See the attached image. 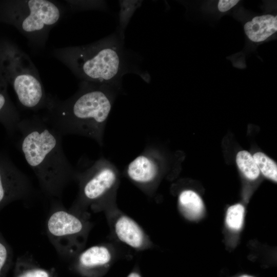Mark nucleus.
Here are the masks:
<instances>
[{
  "label": "nucleus",
  "mask_w": 277,
  "mask_h": 277,
  "mask_svg": "<svg viewBox=\"0 0 277 277\" xmlns=\"http://www.w3.org/2000/svg\"><path fill=\"white\" fill-rule=\"evenodd\" d=\"M120 88L81 81L77 91L66 100L48 93L39 115L62 136H84L102 146L106 124Z\"/></svg>",
  "instance_id": "obj_1"
},
{
  "label": "nucleus",
  "mask_w": 277,
  "mask_h": 277,
  "mask_svg": "<svg viewBox=\"0 0 277 277\" xmlns=\"http://www.w3.org/2000/svg\"><path fill=\"white\" fill-rule=\"evenodd\" d=\"M18 146L32 169L42 191L61 200L65 188L74 180L75 168L64 152L62 137L38 114L21 120Z\"/></svg>",
  "instance_id": "obj_2"
},
{
  "label": "nucleus",
  "mask_w": 277,
  "mask_h": 277,
  "mask_svg": "<svg viewBox=\"0 0 277 277\" xmlns=\"http://www.w3.org/2000/svg\"><path fill=\"white\" fill-rule=\"evenodd\" d=\"M53 55L81 81L121 87L122 76L131 71L122 39L115 34L86 45L55 49Z\"/></svg>",
  "instance_id": "obj_3"
},
{
  "label": "nucleus",
  "mask_w": 277,
  "mask_h": 277,
  "mask_svg": "<svg viewBox=\"0 0 277 277\" xmlns=\"http://www.w3.org/2000/svg\"><path fill=\"white\" fill-rule=\"evenodd\" d=\"M0 72L24 109L35 113L44 109L48 94L38 71L29 56L8 39H0Z\"/></svg>",
  "instance_id": "obj_4"
},
{
  "label": "nucleus",
  "mask_w": 277,
  "mask_h": 277,
  "mask_svg": "<svg viewBox=\"0 0 277 277\" xmlns=\"http://www.w3.org/2000/svg\"><path fill=\"white\" fill-rule=\"evenodd\" d=\"M62 8L48 0L0 1V22L15 28L33 45L43 47L61 19Z\"/></svg>",
  "instance_id": "obj_5"
},
{
  "label": "nucleus",
  "mask_w": 277,
  "mask_h": 277,
  "mask_svg": "<svg viewBox=\"0 0 277 277\" xmlns=\"http://www.w3.org/2000/svg\"><path fill=\"white\" fill-rule=\"evenodd\" d=\"M46 223L48 239L63 257L77 255L84 246L91 225L84 212L65 208L59 199H53Z\"/></svg>",
  "instance_id": "obj_6"
},
{
  "label": "nucleus",
  "mask_w": 277,
  "mask_h": 277,
  "mask_svg": "<svg viewBox=\"0 0 277 277\" xmlns=\"http://www.w3.org/2000/svg\"><path fill=\"white\" fill-rule=\"evenodd\" d=\"M80 167L75 168L74 175V180L78 183V193L70 209L85 212L90 206L92 209L97 210L116 188L120 177L118 170L104 157L90 163L85 167Z\"/></svg>",
  "instance_id": "obj_7"
},
{
  "label": "nucleus",
  "mask_w": 277,
  "mask_h": 277,
  "mask_svg": "<svg viewBox=\"0 0 277 277\" xmlns=\"http://www.w3.org/2000/svg\"><path fill=\"white\" fill-rule=\"evenodd\" d=\"M35 193L25 173L10 164H0V204L11 199L27 201Z\"/></svg>",
  "instance_id": "obj_8"
},
{
  "label": "nucleus",
  "mask_w": 277,
  "mask_h": 277,
  "mask_svg": "<svg viewBox=\"0 0 277 277\" xmlns=\"http://www.w3.org/2000/svg\"><path fill=\"white\" fill-rule=\"evenodd\" d=\"M159 166L151 147H148L128 165L126 173L134 183L142 187H148L156 180Z\"/></svg>",
  "instance_id": "obj_9"
},
{
  "label": "nucleus",
  "mask_w": 277,
  "mask_h": 277,
  "mask_svg": "<svg viewBox=\"0 0 277 277\" xmlns=\"http://www.w3.org/2000/svg\"><path fill=\"white\" fill-rule=\"evenodd\" d=\"M114 230L117 238L127 245L135 249L146 247L147 236L141 227L132 219L120 215L114 224Z\"/></svg>",
  "instance_id": "obj_10"
},
{
  "label": "nucleus",
  "mask_w": 277,
  "mask_h": 277,
  "mask_svg": "<svg viewBox=\"0 0 277 277\" xmlns=\"http://www.w3.org/2000/svg\"><path fill=\"white\" fill-rule=\"evenodd\" d=\"M112 259V253L105 245H95L77 255L76 265L83 272H90L107 265Z\"/></svg>",
  "instance_id": "obj_11"
},
{
  "label": "nucleus",
  "mask_w": 277,
  "mask_h": 277,
  "mask_svg": "<svg viewBox=\"0 0 277 277\" xmlns=\"http://www.w3.org/2000/svg\"><path fill=\"white\" fill-rule=\"evenodd\" d=\"M247 37L252 42L265 41L277 31V16L271 14L256 16L244 25Z\"/></svg>",
  "instance_id": "obj_12"
},
{
  "label": "nucleus",
  "mask_w": 277,
  "mask_h": 277,
  "mask_svg": "<svg viewBox=\"0 0 277 277\" xmlns=\"http://www.w3.org/2000/svg\"><path fill=\"white\" fill-rule=\"evenodd\" d=\"M8 84L0 72V118L5 120L14 129L21 119L17 109L11 103L7 94Z\"/></svg>",
  "instance_id": "obj_13"
},
{
  "label": "nucleus",
  "mask_w": 277,
  "mask_h": 277,
  "mask_svg": "<svg viewBox=\"0 0 277 277\" xmlns=\"http://www.w3.org/2000/svg\"><path fill=\"white\" fill-rule=\"evenodd\" d=\"M179 204L184 215L190 220L200 217L204 210L203 202L194 191L186 190L179 196Z\"/></svg>",
  "instance_id": "obj_14"
},
{
  "label": "nucleus",
  "mask_w": 277,
  "mask_h": 277,
  "mask_svg": "<svg viewBox=\"0 0 277 277\" xmlns=\"http://www.w3.org/2000/svg\"><path fill=\"white\" fill-rule=\"evenodd\" d=\"M236 161L239 169L248 179L254 180L259 176L260 170L253 156L248 151L239 152Z\"/></svg>",
  "instance_id": "obj_15"
},
{
  "label": "nucleus",
  "mask_w": 277,
  "mask_h": 277,
  "mask_svg": "<svg viewBox=\"0 0 277 277\" xmlns=\"http://www.w3.org/2000/svg\"><path fill=\"white\" fill-rule=\"evenodd\" d=\"M260 171L266 177L276 182V163L262 152H256L252 156Z\"/></svg>",
  "instance_id": "obj_16"
},
{
  "label": "nucleus",
  "mask_w": 277,
  "mask_h": 277,
  "mask_svg": "<svg viewBox=\"0 0 277 277\" xmlns=\"http://www.w3.org/2000/svg\"><path fill=\"white\" fill-rule=\"evenodd\" d=\"M244 212V207L240 204L229 207L226 216V223L227 226L233 230H240L243 225Z\"/></svg>",
  "instance_id": "obj_17"
},
{
  "label": "nucleus",
  "mask_w": 277,
  "mask_h": 277,
  "mask_svg": "<svg viewBox=\"0 0 277 277\" xmlns=\"http://www.w3.org/2000/svg\"><path fill=\"white\" fill-rule=\"evenodd\" d=\"M19 263L23 269L16 277H50V273L35 265L31 258L22 256Z\"/></svg>",
  "instance_id": "obj_18"
},
{
  "label": "nucleus",
  "mask_w": 277,
  "mask_h": 277,
  "mask_svg": "<svg viewBox=\"0 0 277 277\" xmlns=\"http://www.w3.org/2000/svg\"><path fill=\"white\" fill-rule=\"evenodd\" d=\"M65 2L71 9L76 10L93 9L101 6V2L98 1H66Z\"/></svg>",
  "instance_id": "obj_19"
},
{
  "label": "nucleus",
  "mask_w": 277,
  "mask_h": 277,
  "mask_svg": "<svg viewBox=\"0 0 277 277\" xmlns=\"http://www.w3.org/2000/svg\"><path fill=\"white\" fill-rule=\"evenodd\" d=\"M9 250L2 242H0V274L6 266L9 258Z\"/></svg>",
  "instance_id": "obj_20"
},
{
  "label": "nucleus",
  "mask_w": 277,
  "mask_h": 277,
  "mask_svg": "<svg viewBox=\"0 0 277 277\" xmlns=\"http://www.w3.org/2000/svg\"><path fill=\"white\" fill-rule=\"evenodd\" d=\"M239 2L238 0H220L218 4V9L221 12H226L236 5Z\"/></svg>",
  "instance_id": "obj_21"
},
{
  "label": "nucleus",
  "mask_w": 277,
  "mask_h": 277,
  "mask_svg": "<svg viewBox=\"0 0 277 277\" xmlns=\"http://www.w3.org/2000/svg\"><path fill=\"white\" fill-rule=\"evenodd\" d=\"M127 277H141L140 275L135 272L130 273Z\"/></svg>",
  "instance_id": "obj_22"
},
{
  "label": "nucleus",
  "mask_w": 277,
  "mask_h": 277,
  "mask_svg": "<svg viewBox=\"0 0 277 277\" xmlns=\"http://www.w3.org/2000/svg\"><path fill=\"white\" fill-rule=\"evenodd\" d=\"M240 277H252L251 276H249V275H242Z\"/></svg>",
  "instance_id": "obj_23"
}]
</instances>
